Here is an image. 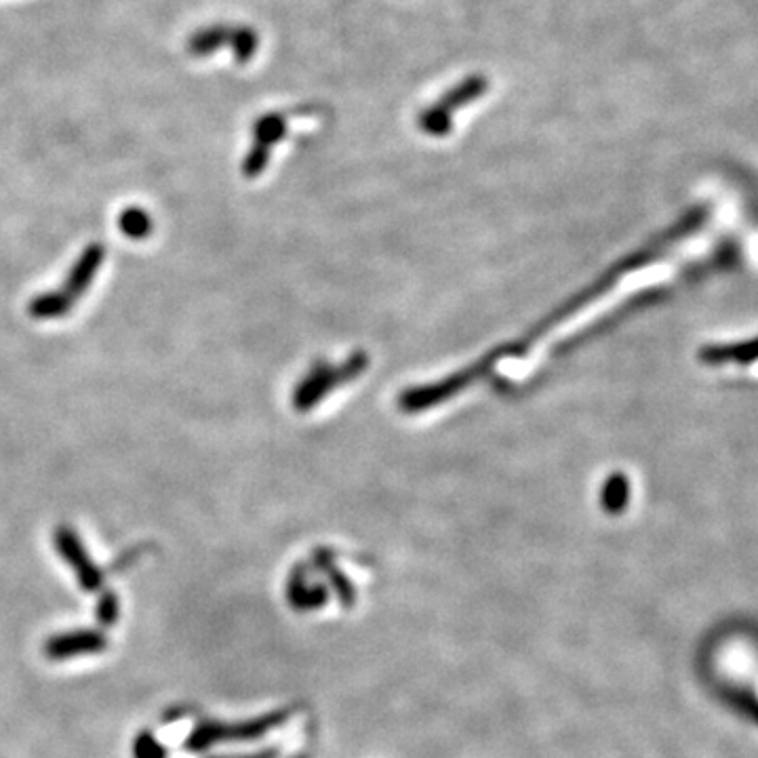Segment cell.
Masks as SVG:
<instances>
[{
	"mask_svg": "<svg viewBox=\"0 0 758 758\" xmlns=\"http://www.w3.org/2000/svg\"><path fill=\"white\" fill-rule=\"evenodd\" d=\"M102 262H104V247L91 245L87 251H83L81 259L76 262L64 289L34 299L30 306V314L36 318H49V316L55 318V316L66 314L74 306L76 299L87 291L91 278L95 276Z\"/></svg>",
	"mask_w": 758,
	"mask_h": 758,
	"instance_id": "1",
	"label": "cell"
},
{
	"mask_svg": "<svg viewBox=\"0 0 758 758\" xmlns=\"http://www.w3.org/2000/svg\"><path fill=\"white\" fill-rule=\"evenodd\" d=\"M118 226H121V230H123V234L127 238H137V241H142V238H146L152 232V228H154L152 219L144 211H139V209H127L121 215V219H118Z\"/></svg>",
	"mask_w": 758,
	"mask_h": 758,
	"instance_id": "2",
	"label": "cell"
}]
</instances>
